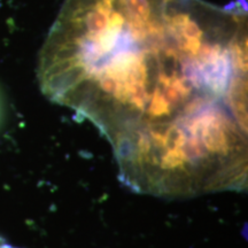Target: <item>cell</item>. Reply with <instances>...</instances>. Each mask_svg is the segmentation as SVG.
<instances>
[{
	"label": "cell",
	"instance_id": "cell-1",
	"mask_svg": "<svg viewBox=\"0 0 248 248\" xmlns=\"http://www.w3.org/2000/svg\"><path fill=\"white\" fill-rule=\"evenodd\" d=\"M49 100L107 138L126 186H247V17L202 0H64L40 51Z\"/></svg>",
	"mask_w": 248,
	"mask_h": 248
},
{
	"label": "cell",
	"instance_id": "cell-2",
	"mask_svg": "<svg viewBox=\"0 0 248 248\" xmlns=\"http://www.w3.org/2000/svg\"><path fill=\"white\" fill-rule=\"evenodd\" d=\"M0 248H15V247H12V246H9V245L1 243V241H0Z\"/></svg>",
	"mask_w": 248,
	"mask_h": 248
},
{
	"label": "cell",
	"instance_id": "cell-3",
	"mask_svg": "<svg viewBox=\"0 0 248 248\" xmlns=\"http://www.w3.org/2000/svg\"><path fill=\"white\" fill-rule=\"evenodd\" d=\"M1 110H2V108H1V99H0V120H1Z\"/></svg>",
	"mask_w": 248,
	"mask_h": 248
}]
</instances>
